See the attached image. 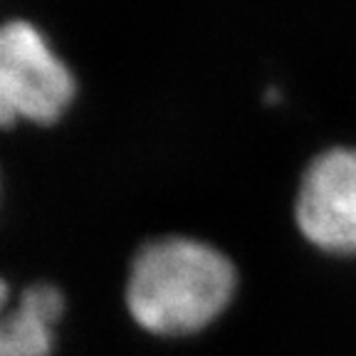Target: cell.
Here are the masks:
<instances>
[{
	"label": "cell",
	"instance_id": "6da1fadb",
	"mask_svg": "<svg viewBox=\"0 0 356 356\" xmlns=\"http://www.w3.org/2000/svg\"><path fill=\"white\" fill-rule=\"evenodd\" d=\"M238 273L225 252L186 235L151 240L131 260L127 309L141 329L186 337L213 324L235 297Z\"/></svg>",
	"mask_w": 356,
	"mask_h": 356
},
{
	"label": "cell",
	"instance_id": "7a4b0ae2",
	"mask_svg": "<svg viewBox=\"0 0 356 356\" xmlns=\"http://www.w3.org/2000/svg\"><path fill=\"white\" fill-rule=\"evenodd\" d=\"M77 99V77L30 20L0 25V129L50 127Z\"/></svg>",
	"mask_w": 356,
	"mask_h": 356
},
{
	"label": "cell",
	"instance_id": "3957f363",
	"mask_svg": "<svg viewBox=\"0 0 356 356\" xmlns=\"http://www.w3.org/2000/svg\"><path fill=\"white\" fill-rule=\"evenodd\" d=\"M295 220L307 243L332 255H356V146H334L305 168Z\"/></svg>",
	"mask_w": 356,
	"mask_h": 356
},
{
	"label": "cell",
	"instance_id": "277c9868",
	"mask_svg": "<svg viewBox=\"0 0 356 356\" xmlns=\"http://www.w3.org/2000/svg\"><path fill=\"white\" fill-rule=\"evenodd\" d=\"M62 312L55 284L38 282L15 295L0 277V356H52Z\"/></svg>",
	"mask_w": 356,
	"mask_h": 356
}]
</instances>
